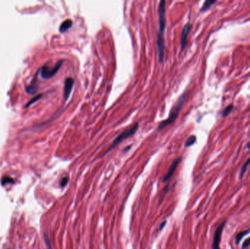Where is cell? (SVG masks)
<instances>
[{
	"mask_svg": "<svg viewBox=\"0 0 250 249\" xmlns=\"http://www.w3.org/2000/svg\"><path fill=\"white\" fill-rule=\"evenodd\" d=\"M216 2H217V1H211V0L205 1V2H204L202 8H201V11L202 12L206 11V10H209V9L211 7L212 5H214V4H215Z\"/></svg>",
	"mask_w": 250,
	"mask_h": 249,
	"instance_id": "7c38bea8",
	"label": "cell"
},
{
	"mask_svg": "<svg viewBox=\"0 0 250 249\" xmlns=\"http://www.w3.org/2000/svg\"><path fill=\"white\" fill-rule=\"evenodd\" d=\"M192 29V25L189 23H187L184 25V28H183L182 32H181V51L185 48L186 45L187 43V37H188V35L190 32V30Z\"/></svg>",
	"mask_w": 250,
	"mask_h": 249,
	"instance_id": "8992f818",
	"label": "cell"
},
{
	"mask_svg": "<svg viewBox=\"0 0 250 249\" xmlns=\"http://www.w3.org/2000/svg\"><path fill=\"white\" fill-rule=\"evenodd\" d=\"M250 246V238H247L244 242H243V245H242V248L245 249L247 248H248Z\"/></svg>",
	"mask_w": 250,
	"mask_h": 249,
	"instance_id": "d6986e66",
	"label": "cell"
},
{
	"mask_svg": "<svg viewBox=\"0 0 250 249\" xmlns=\"http://www.w3.org/2000/svg\"><path fill=\"white\" fill-rule=\"evenodd\" d=\"M68 180H69V178H68L67 177H65V178H62L61 180V182H60V186L62 187V188H63V187H65V186L67 184Z\"/></svg>",
	"mask_w": 250,
	"mask_h": 249,
	"instance_id": "ac0fdd59",
	"label": "cell"
},
{
	"mask_svg": "<svg viewBox=\"0 0 250 249\" xmlns=\"http://www.w3.org/2000/svg\"><path fill=\"white\" fill-rule=\"evenodd\" d=\"M64 61L63 60H59L57 62V64L53 67H49L47 65H44L43 67L40 69V75L44 79H49L58 73L61 67L62 66Z\"/></svg>",
	"mask_w": 250,
	"mask_h": 249,
	"instance_id": "277c9868",
	"label": "cell"
},
{
	"mask_svg": "<svg viewBox=\"0 0 250 249\" xmlns=\"http://www.w3.org/2000/svg\"><path fill=\"white\" fill-rule=\"evenodd\" d=\"M181 158H182L181 156L178 157L177 158H176V159L173 161V162L172 164L171 165V167H170L167 172L166 173V175H165L164 178H163V181H167V180H169L170 179H171V178L173 176V175L175 170H176V168H177L178 165L179 164V163H180L181 161Z\"/></svg>",
	"mask_w": 250,
	"mask_h": 249,
	"instance_id": "ba28073f",
	"label": "cell"
},
{
	"mask_svg": "<svg viewBox=\"0 0 250 249\" xmlns=\"http://www.w3.org/2000/svg\"><path fill=\"white\" fill-rule=\"evenodd\" d=\"M72 27H73V21L70 19H67V20L62 22L61 24L60 25L59 31L61 33H64L68 29H70Z\"/></svg>",
	"mask_w": 250,
	"mask_h": 249,
	"instance_id": "9c48e42d",
	"label": "cell"
},
{
	"mask_svg": "<svg viewBox=\"0 0 250 249\" xmlns=\"http://www.w3.org/2000/svg\"><path fill=\"white\" fill-rule=\"evenodd\" d=\"M195 142H196L195 136L191 135L189 138L186 140L185 143H184V146H185L186 148H187V147H190L192 146V145H194V144L195 143Z\"/></svg>",
	"mask_w": 250,
	"mask_h": 249,
	"instance_id": "4fadbf2b",
	"label": "cell"
},
{
	"mask_svg": "<svg viewBox=\"0 0 250 249\" xmlns=\"http://www.w3.org/2000/svg\"><path fill=\"white\" fill-rule=\"evenodd\" d=\"M166 223H167V221H164L162 223V224H161V226H160V228H159V229H160V230H162V229H163V227L165 226V225L166 224Z\"/></svg>",
	"mask_w": 250,
	"mask_h": 249,
	"instance_id": "44dd1931",
	"label": "cell"
},
{
	"mask_svg": "<svg viewBox=\"0 0 250 249\" xmlns=\"http://www.w3.org/2000/svg\"><path fill=\"white\" fill-rule=\"evenodd\" d=\"M13 182L14 180L12 178H10V177H4L2 180V184L4 186V185H6L7 183H13Z\"/></svg>",
	"mask_w": 250,
	"mask_h": 249,
	"instance_id": "e0dca14e",
	"label": "cell"
},
{
	"mask_svg": "<svg viewBox=\"0 0 250 249\" xmlns=\"http://www.w3.org/2000/svg\"><path fill=\"white\" fill-rule=\"evenodd\" d=\"M249 232H250V229L241 232H239V234H237V235L235 236V242H236V244H239V242H240V241L242 240V238H243L245 235H247V234H249Z\"/></svg>",
	"mask_w": 250,
	"mask_h": 249,
	"instance_id": "30bf717a",
	"label": "cell"
},
{
	"mask_svg": "<svg viewBox=\"0 0 250 249\" xmlns=\"http://www.w3.org/2000/svg\"><path fill=\"white\" fill-rule=\"evenodd\" d=\"M166 2L162 0L159 5V30L157 36V45L158 59L159 62H163L165 55V40L164 35L166 29Z\"/></svg>",
	"mask_w": 250,
	"mask_h": 249,
	"instance_id": "6da1fadb",
	"label": "cell"
},
{
	"mask_svg": "<svg viewBox=\"0 0 250 249\" xmlns=\"http://www.w3.org/2000/svg\"><path fill=\"white\" fill-rule=\"evenodd\" d=\"M249 164H250V158H249L248 159H247V160L246 161L245 163L243 164V166H242V167H241V169L240 175H239V178H243V175L245 174L246 171H247V167H248V166Z\"/></svg>",
	"mask_w": 250,
	"mask_h": 249,
	"instance_id": "8fae6325",
	"label": "cell"
},
{
	"mask_svg": "<svg viewBox=\"0 0 250 249\" xmlns=\"http://www.w3.org/2000/svg\"><path fill=\"white\" fill-rule=\"evenodd\" d=\"M42 96H43V95H42V94H38V95H37L36 97H34L33 99H31V100H30L29 102V103H27V105H26L25 107H29V106H30V105H31L33 104V103H36V102H37V101H38L39 99H40V98L42 97Z\"/></svg>",
	"mask_w": 250,
	"mask_h": 249,
	"instance_id": "9a60e30c",
	"label": "cell"
},
{
	"mask_svg": "<svg viewBox=\"0 0 250 249\" xmlns=\"http://www.w3.org/2000/svg\"><path fill=\"white\" fill-rule=\"evenodd\" d=\"M233 108H234L233 105H230L227 106V107H225V108L224 109V111H222V117H226V116H228L229 114L232 112L233 110Z\"/></svg>",
	"mask_w": 250,
	"mask_h": 249,
	"instance_id": "5bb4252c",
	"label": "cell"
},
{
	"mask_svg": "<svg viewBox=\"0 0 250 249\" xmlns=\"http://www.w3.org/2000/svg\"><path fill=\"white\" fill-rule=\"evenodd\" d=\"M75 81L72 78H67L65 81V86H64V97L65 100H67L70 97L73 87L74 86Z\"/></svg>",
	"mask_w": 250,
	"mask_h": 249,
	"instance_id": "52a82bcc",
	"label": "cell"
},
{
	"mask_svg": "<svg viewBox=\"0 0 250 249\" xmlns=\"http://www.w3.org/2000/svg\"><path fill=\"white\" fill-rule=\"evenodd\" d=\"M187 96H188V93L186 92L184 94L181 95L180 98L179 99L178 102L176 103V104L173 107V108L171 109V113L169 114V116L167 118L166 120L163 121L162 122L159 123V124L157 126V132L162 130L163 129H165L166 126H169L170 124H173V123L176 120V119L179 116V113H180L181 110L182 109L183 106H184V103H185L186 100H187Z\"/></svg>",
	"mask_w": 250,
	"mask_h": 249,
	"instance_id": "7a4b0ae2",
	"label": "cell"
},
{
	"mask_svg": "<svg viewBox=\"0 0 250 249\" xmlns=\"http://www.w3.org/2000/svg\"><path fill=\"white\" fill-rule=\"evenodd\" d=\"M225 224L226 221H223L216 229L214 235V239H213V244H212L213 249H220L219 248V242L221 241V237H222V232H223Z\"/></svg>",
	"mask_w": 250,
	"mask_h": 249,
	"instance_id": "5b68a950",
	"label": "cell"
},
{
	"mask_svg": "<svg viewBox=\"0 0 250 249\" xmlns=\"http://www.w3.org/2000/svg\"><path fill=\"white\" fill-rule=\"evenodd\" d=\"M138 127H139V124H138V123H135V124H133L132 126L129 127V129L123 131V132H121V134H119L118 135V137L115 139L113 142L112 143V145L110 146V148L108 149V150L105 153V154H106L107 153L111 151V150H113V148H115L119 144H120L121 142H122L123 140H126V139H127L128 137H131V136H133V134H135V133L137 132Z\"/></svg>",
	"mask_w": 250,
	"mask_h": 249,
	"instance_id": "3957f363",
	"label": "cell"
},
{
	"mask_svg": "<svg viewBox=\"0 0 250 249\" xmlns=\"http://www.w3.org/2000/svg\"><path fill=\"white\" fill-rule=\"evenodd\" d=\"M45 244L48 246V249H51V242H50L49 239H48V237L47 235H45Z\"/></svg>",
	"mask_w": 250,
	"mask_h": 249,
	"instance_id": "ffe728a7",
	"label": "cell"
},
{
	"mask_svg": "<svg viewBox=\"0 0 250 249\" xmlns=\"http://www.w3.org/2000/svg\"><path fill=\"white\" fill-rule=\"evenodd\" d=\"M247 148H248V149H250V142H249V143L247 145Z\"/></svg>",
	"mask_w": 250,
	"mask_h": 249,
	"instance_id": "7402d4cb",
	"label": "cell"
},
{
	"mask_svg": "<svg viewBox=\"0 0 250 249\" xmlns=\"http://www.w3.org/2000/svg\"><path fill=\"white\" fill-rule=\"evenodd\" d=\"M37 87L33 84L31 85V86H29L27 88V91L31 94H35L37 92Z\"/></svg>",
	"mask_w": 250,
	"mask_h": 249,
	"instance_id": "2e32d148",
	"label": "cell"
}]
</instances>
